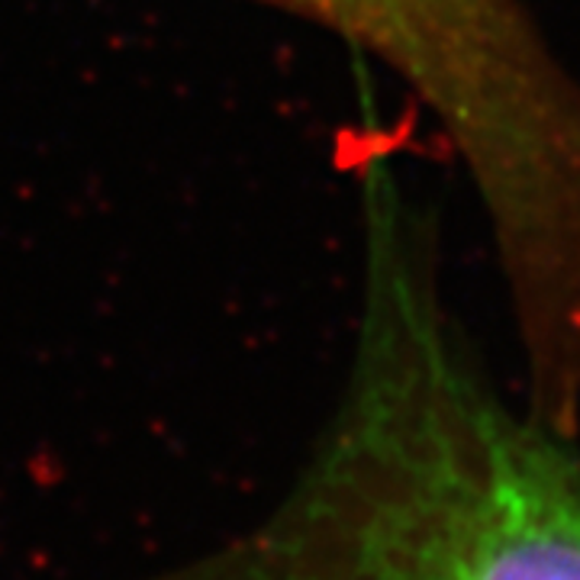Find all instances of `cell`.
Instances as JSON below:
<instances>
[{"label": "cell", "instance_id": "cell-2", "mask_svg": "<svg viewBox=\"0 0 580 580\" xmlns=\"http://www.w3.org/2000/svg\"><path fill=\"white\" fill-rule=\"evenodd\" d=\"M396 78L458 159L500 265L522 378L580 390V78L529 0H262Z\"/></svg>", "mask_w": 580, "mask_h": 580}, {"label": "cell", "instance_id": "cell-1", "mask_svg": "<svg viewBox=\"0 0 580 580\" xmlns=\"http://www.w3.org/2000/svg\"><path fill=\"white\" fill-rule=\"evenodd\" d=\"M358 219L323 432L265 516L142 580H580L578 439L493 381L393 162H365Z\"/></svg>", "mask_w": 580, "mask_h": 580}]
</instances>
